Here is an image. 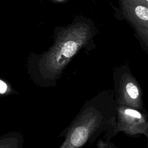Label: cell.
<instances>
[{
    "mask_svg": "<svg viewBox=\"0 0 148 148\" xmlns=\"http://www.w3.org/2000/svg\"><path fill=\"white\" fill-rule=\"evenodd\" d=\"M127 1H134V2H137L141 3L143 5L148 6V0H127Z\"/></svg>",
    "mask_w": 148,
    "mask_h": 148,
    "instance_id": "cell-8",
    "label": "cell"
},
{
    "mask_svg": "<svg viewBox=\"0 0 148 148\" xmlns=\"http://www.w3.org/2000/svg\"><path fill=\"white\" fill-rule=\"evenodd\" d=\"M124 14L135 27L148 29V6L141 3L122 0Z\"/></svg>",
    "mask_w": 148,
    "mask_h": 148,
    "instance_id": "cell-5",
    "label": "cell"
},
{
    "mask_svg": "<svg viewBox=\"0 0 148 148\" xmlns=\"http://www.w3.org/2000/svg\"><path fill=\"white\" fill-rule=\"evenodd\" d=\"M90 35L89 26L82 23L60 32L54 44L38 61L36 69L30 74L34 82L40 86L56 85L69 62L86 44Z\"/></svg>",
    "mask_w": 148,
    "mask_h": 148,
    "instance_id": "cell-2",
    "label": "cell"
},
{
    "mask_svg": "<svg viewBox=\"0 0 148 148\" xmlns=\"http://www.w3.org/2000/svg\"><path fill=\"white\" fill-rule=\"evenodd\" d=\"M0 86H1V89H0V92L1 94L2 95H9L11 93H13V90H12L11 86L5 81L1 79L0 80Z\"/></svg>",
    "mask_w": 148,
    "mask_h": 148,
    "instance_id": "cell-6",
    "label": "cell"
},
{
    "mask_svg": "<svg viewBox=\"0 0 148 148\" xmlns=\"http://www.w3.org/2000/svg\"><path fill=\"white\" fill-rule=\"evenodd\" d=\"M114 96L117 105L138 108L140 102L139 88L133 77L127 72L113 74Z\"/></svg>",
    "mask_w": 148,
    "mask_h": 148,
    "instance_id": "cell-4",
    "label": "cell"
},
{
    "mask_svg": "<svg viewBox=\"0 0 148 148\" xmlns=\"http://www.w3.org/2000/svg\"><path fill=\"white\" fill-rule=\"evenodd\" d=\"M145 124V120L139 111L128 106L117 105L116 124L112 130L105 134V140L109 142L120 131L128 135L142 132Z\"/></svg>",
    "mask_w": 148,
    "mask_h": 148,
    "instance_id": "cell-3",
    "label": "cell"
},
{
    "mask_svg": "<svg viewBox=\"0 0 148 148\" xmlns=\"http://www.w3.org/2000/svg\"><path fill=\"white\" fill-rule=\"evenodd\" d=\"M99 148H117L113 143L105 140H99L97 143Z\"/></svg>",
    "mask_w": 148,
    "mask_h": 148,
    "instance_id": "cell-7",
    "label": "cell"
},
{
    "mask_svg": "<svg viewBox=\"0 0 148 148\" xmlns=\"http://www.w3.org/2000/svg\"><path fill=\"white\" fill-rule=\"evenodd\" d=\"M116 106L113 93L109 90L87 100L64 131L65 140L59 148H83L102 133L110 132L116 124Z\"/></svg>",
    "mask_w": 148,
    "mask_h": 148,
    "instance_id": "cell-1",
    "label": "cell"
}]
</instances>
